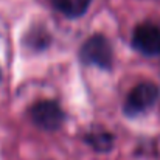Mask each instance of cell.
<instances>
[{"mask_svg":"<svg viewBox=\"0 0 160 160\" xmlns=\"http://www.w3.org/2000/svg\"><path fill=\"white\" fill-rule=\"evenodd\" d=\"M132 45L146 56L160 54V22L146 20L137 25L132 33Z\"/></svg>","mask_w":160,"mask_h":160,"instance_id":"cell-4","label":"cell"},{"mask_svg":"<svg viewBox=\"0 0 160 160\" xmlns=\"http://www.w3.org/2000/svg\"><path fill=\"white\" fill-rule=\"evenodd\" d=\"M90 2L92 0H52V5L67 17H79L87 11Z\"/></svg>","mask_w":160,"mask_h":160,"instance_id":"cell-5","label":"cell"},{"mask_svg":"<svg viewBox=\"0 0 160 160\" xmlns=\"http://www.w3.org/2000/svg\"><path fill=\"white\" fill-rule=\"evenodd\" d=\"M86 143L90 145L95 151L98 152H107L113 148V137L106 131H97V132H89L84 137Z\"/></svg>","mask_w":160,"mask_h":160,"instance_id":"cell-6","label":"cell"},{"mask_svg":"<svg viewBox=\"0 0 160 160\" xmlns=\"http://www.w3.org/2000/svg\"><path fill=\"white\" fill-rule=\"evenodd\" d=\"M79 58L87 65H95L109 70L113 64V50L106 36L93 34L81 47Z\"/></svg>","mask_w":160,"mask_h":160,"instance_id":"cell-1","label":"cell"},{"mask_svg":"<svg viewBox=\"0 0 160 160\" xmlns=\"http://www.w3.org/2000/svg\"><path fill=\"white\" fill-rule=\"evenodd\" d=\"M30 117L33 123L45 131H56L62 126L65 120V113L61 106L52 100H42L33 104L30 109Z\"/></svg>","mask_w":160,"mask_h":160,"instance_id":"cell-3","label":"cell"},{"mask_svg":"<svg viewBox=\"0 0 160 160\" xmlns=\"http://www.w3.org/2000/svg\"><path fill=\"white\" fill-rule=\"evenodd\" d=\"M159 95L160 90L154 82L146 81V82L137 84L124 101V113L129 117H134L142 112H146L148 109H151L156 104V101L159 100Z\"/></svg>","mask_w":160,"mask_h":160,"instance_id":"cell-2","label":"cell"}]
</instances>
